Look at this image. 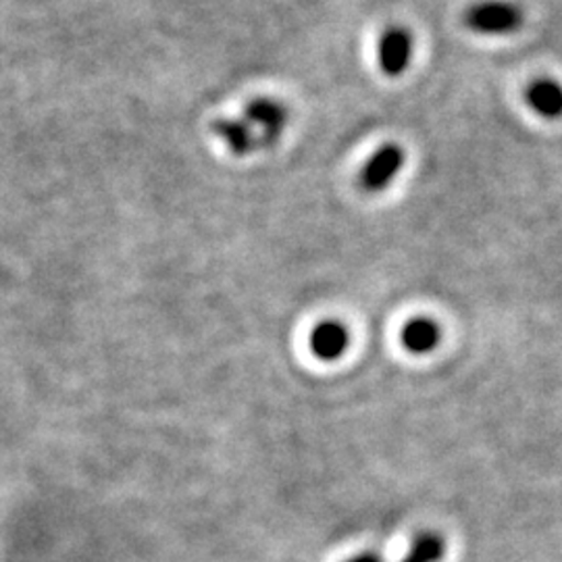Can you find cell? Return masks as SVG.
Returning a JSON list of instances; mask_svg holds the SVG:
<instances>
[{
    "label": "cell",
    "instance_id": "cell-1",
    "mask_svg": "<svg viewBox=\"0 0 562 562\" xmlns=\"http://www.w3.org/2000/svg\"><path fill=\"white\" fill-rule=\"evenodd\" d=\"M469 30L483 36H504L513 34L522 25V11L515 2L487 0L471 7L464 15Z\"/></svg>",
    "mask_w": 562,
    "mask_h": 562
},
{
    "label": "cell",
    "instance_id": "cell-2",
    "mask_svg": "<svg viewBox=\"0 0 562 562\" xmlns=\"http://www.w3.org/2000/svg\"><path fill=\"white\" fill-rule=\"evenodd\" d=\"M404 165V150L398 144H385L362 167L361 186L364 192L378 194L387 190V186L396 180Z\"/></svg>",
    "mask_w": 562,
    "mask_h": 562
},
{
    "label": "cell",
    "instance_id": "cell-3",
    "mask_svg": "<svg viewBox=\"0 0 562 562\" xmlns=\"http://www.w3.org/2000/svg\"><path fill=\"white\" fill-rule=\"evenodd\" d=\"M244 120L248 121L252 127L257 125L261 130L259 142L261 146L269 148L280 140L288 125V109L273 99H255L246 104Z\"/></svg>",
    "mask_w": 562,
    "mask_h": 562
},
{
    "label": "cell",
    "instance_id": "cell-4",
    "mask_svg": "<svg viewBox=\"0 0 562 562\" xmlns=\"http://www.w3.org/2000/svg\"><path fill=\"white\" fill-rule=\"evenodd\" d=\"M413 59V36L404 27H390L380 41V67L387 78H401Z\"/></svg>",
    "mask_w": 562,
    "mask_h": 562
},
{
    "label": "cell",
    "instance_id": "cell-5",
    "mask_svg": "<svg viewBox=\"0 0 562 562\" xmlns=\"http://www.w3.org/2000/svg\"><path fill=\"white\" fill-rule=\"evenodd\" d=\"M213 132L217 134V138H222L227 144V148L236 157H248L261 146L259 136L252 132V125L246 120H234V117L215 120Z\"/></svg>",
    "mask_w": 562,
    "mask_h": 562
},
{
    "label": "cell",
    "instance_id": "cell-6",
    "mask_svg": "<svg viewBox=\"0 0 562 562\" xmlns=\"http://www.w3.org/2000/svg\"><path fill=\"white\" fill-rule=\"evenodd\" d=\"M529 106L543 120L562 117V86L557 80H536L527 88Z\"/></svg>",
    "mask_w": 562,
    "mask_h": 562
},
{
    "label": "cell",
    "instance_id": "cell-7",
    "mask_svg": "<svg viewBox=\"0 0 562 562\" xmlns=\"http://www.w3.org/2000/svg\"><path fill=\"white\" fill-rule=\"evenodd\" d=\"M311 348L323 361H336L348 348V331L341 323H319L311 334Z\"/></svg>",
    "mask_w": 562,
    "mask_h": 562
},
{
    "label": "cell",
    "instance_id": "cell-8",
    "mask_svg": "<svg viewBox=\"0 0 562 562\" xmlns=\"http://www.w3.org/2000/svg\"><path fill=\"white\" fill-rule=\"evenodd\" d=\"M402 344L415 355H425L440 344V327L431 319H413L402 329Z\"/></svg>",
    "mask_w": 562,
    "mask_h": 562
},
{
    "label": "cell",
    "instance_id": "cell-9",
    "mask_svg": "<svg viewBox=\"0 0 562 562\" xmlns=\"http://www.w3.org/2000/svg\"><path fill=\"white\" fill-rule=\"evenodd\" d=\"M442 538H438L434 533H425L415 542L413 550L408 552V557L402 562H438L442 561Z\"/></svg>",
    "mask_w": 562,
    "mask_h": 562
},
{
    "label": "cell",
    "instance_id": "cell-10",
    "mask_svg": "<svg viewBox=\"0 0 562 562\" xmlns=\"http://www.w3.org/2000/svg\"><path fill=\"white\" fill-rule=\"evenodd\" d=\"M348 562H382L375 554H362V557H357V559H350Z\"/></svg>",
    "mask_w": 562,
    "mask_h": 562
}]
</instances>
